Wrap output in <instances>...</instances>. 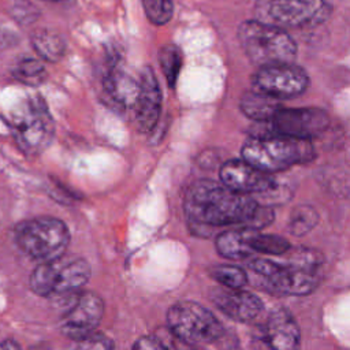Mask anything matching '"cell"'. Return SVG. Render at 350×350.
<instances>
[{"label": "cell", "instance_id": "1", "mask_svg": "<svg viewBox=\"0 0 350 350\" xmlns=\"http://www.w3.org/2000/svg\"><path fill=\"white\" fill-rule=\"evenodd\" d=\"M258 204L247 194L237 193L223 183L197 180L186 191L185 212L197 224L246 227Z\"/></svg>", "mask_w": 350, "mask_h": 350}, {"label": "cell", "instance_id": "2", "mask_svg": "<svg viewBox=\"0 0 350 350\" xmlns=\"http://www.w3.org/2000/svg\"><path fill=\"white\" fill-rule=\"evenodd\" d=\"M323 261L324 257L320 252L298 247L291 250V256L284 262L254 258L249 267L269 291L284 295H306L319 284Z\"/></svg>", "mask_w": 350, "mask_h": 350}, {"label": "cell", "instance_id": "3", "mask_svg": "<svg viewBox=\"0 0 350 350\" xmlns=\"http://www.w3.org/2000/svg\"><path fill=\"white\" fill-rule=\"evenodd\" d=\"M314 157L309 139H297L276 134L250 137L242 146V159L253 167L272 174Z\"/></svg>", "mask_w": 350, "mask_h": 350}, {"label": "cell", "instance_id": "4", "mask_svg": "<svg viewBox=\"0 0 350 350\" xmlns=\"http://www.w3.org/2000/svg\"><path fill=\"white\" fill-rule=\"evenodd\" d=\"M238 40L250 62L260 67L294 63L297 56V44L284 29L257 19L239 25Z\"/></svg>", "mask_w": 350, "mask_h": 350}, {"label": "cell", "instance_id": "5", "mask_svg": "<svg viewBox=\"0 0 350 350\" xmlns=\"http://www.w3.org/2000/svg\"><path fill=\"white\" fill-rule=\"evenodd\" d=\"M11 130L16 146L29 157L49 148L55 137V122L41 96H29L18 105L11 116Z\"/></svg>", "mask_w": 350, "mask_h": 350}, {"label": "cell", "instance_id": "6", "mask_svg": "<svg viewBox=\"0 0 350 350\" xmlns=\"http://www.w3.org/2000/svg\"><path fill=\"white\" fill-rule=\"evenodd\" d=\"M15 241L29 257L44 262L64 254L70 242V231L57 217L38 216L15 227Z\"/></svg>", "mask_w": 350, "mask_h": 350}, {"label": "cell", "instance_id": "7", "mask_svg": "<svg viewBox=\"0 0 350 350\" xmlns=\"http://www.w3.org/2000/svg\"><path fill=\"white\" fill-rule=\"evenodd\" d=\"M90 278V265L82 257L60 256L41 262L30 275V288L41 297H66L81 290Z\"/></svg>", "mask_w": 350, "mask_h": 350}, {"label": "cell", "instance_id": "8", "mask_svg": "<svg viewBox=\"0 0 350 350\" xmlns=\"http://www.w3.org/2000/svg\"><path fill=\"white\" fill-rule=\"evenodd\" d=\"M332 10V0H258L257 21L286 27H308L324 22Z\"/></svg>", "mask_w": 350, "mask_h": 350}, {"label": "cell", "instance_id": "9", "mask_svg": "<svg viewBox=\"0 0 350 350\" xmlns=\"http://www.w3.org/2000/svg\"><path fill=\"white\" fill-rule=\"evenodd\" d=\"M167 324L174 338L190 343L217 340L224 328L216 316L193 301H179L167 312Z\"/></svg>", "mask_w": 350, "mask_h": 350}, {"label": "cell", "instance_id": "10", "mask_svg": "<svg viewBox=\"0 0 350 350\" xmlns=\"http://www.w3.org/2000/svg\"><path fill=\"white\" fill-rule=\"evenodd\" d=\"M253 89L276 100H287L302 94L309 85L304 68L294 63L260 67L252 78Z\"/></svg>", "mask_w": 350, "mask_h": 350}, {"label": "cell", "instance_id": "11", "mask_svg": "<svg viewBox=\"0 0 350 350\" xmlns=\"http://www.w3.org/2000/svg\"><path fill=\"white\" fill-rule=\"evenodd\" d=\"M269 133L297 139H309L320 135L329 124L328 113L320 108H280L271 120Z\"/></svg>", "mask_w": 350, "mask_h": 350}, {"label": "cell", "instance_id": "12", "mask_svg": "<svg viewBox=\"0 0 350 350\" xmlns=\"http://www.w3.org/2000/svg\"><path fill=\"white\" fill-rule=\"evenodd\" d=\"M103 316V299L96 293L83 291L62 317L60 329L70 339L81 342L96 332Z\"/></svg>", "mask_w": 350, "mask_h": 350}, {"label": "cell", "instance_id": "13", "mask_svg": "<svg viewBox=\"0 0 350 350\" xmlns=\"http://www.w3.org/2000/svg\"><path fill=\"white\" fill-rule=\"evenodd\" d=\"M299 342L301 331L298 323L283 308L269 314L253 339L257 350H298Z\"/></svg>", "mask_w": 350, "mask_h": 350}, {"label": "cell", "instance_id": "14", "mask_svg": "<svg viewBox=\"0 0 350 350\" xmlns=\"http://www.w3.org/2000/svg\"><path fill=\"white\" fill-rule=\"evenodd\" d=\"M219 174L226 187L247 196L267 193L275 187V179L271 174L253 167L243 159L226 161Z\"/></svg>", "mask_w": 350, "mask_h": 350}, {"label": "cell", "instance_id": "15", "mask_svg": "<svg viewBox=\"0 0 350 350\" xmlns=\"http://www.w3.org/2000/svg\"><path fill=\"white\" fill-rule=\"evenodd\" d=\"M139 92L134 104V118L139 131L149 133L154 129L161 113V89L150 67H145L139 78Z\"/></svg>", "mask_w": 350, "mask_h": 350}, {"label": "cell", "instance_id": "16", "mask_svg": "<svg viewBox=\"0 0 350 350\" xmlns=\"http://www.w3.org/2000/svg\"><path fill=\"white\" fill-rule=\"evenodd\" d=\"M212 301L226 316L241 323L253 321L264 308L256 294L242 288H216L212 293Z\"/></svg>", "mask_w": 350, "mask_h": 350}, {"label": "cell", "instance_id": "17", "mask_svg": "<svg viewBox=\"0 0 350 350\" xmlns=\"http://www.w3.org/2000/svg\"><path fill=\"white\" fill-rule=\"evenodd\" d=\"M103 88L112 104L123 109H133L139 92V82L126 72L118 63L109 66Z\"/></svg>", "mask_w": 350, "mask_h": 350}, {"label": "cell", "instance_id": "18", "mask_svg": "<svg viewBox=\"0 0 350 350\" xmlns=\"http://www.w3.org/2000/svg\"><path fill=\"white\" fill-rule=\"evenodd\" d=\"M239 108L252 120L268 122L282 108V105L279 100L250 89L242 94Z\"/></svg>", "mask_w": 350, "mask_h": 350}, {"label": "cell", "instance_id": "19", "mask_svg": "<svg viewBox=\"0 0 350 350\" xmlns=\"http://www.w3.org/2000/svg\"><path fill=\"white\" fill-rule=\"evenodd\" d=\"M249 228L239 227L235 230H228L217 235L216 250L226 258L239 260L249 257L253 252L247 242Z\"/></svg>", "mask_w": 350, "mask_h": 350}, {"label": "cell", "instance_id": "20", "mask_svg": "<svg viewBox=\"0 0 350 350\" xmlns=\"http://www.w3.org/2000/svg\"><path fill=\"white\" fill-rule=\"evenodd\" d=\"M31 45L41 59L55 63L59 62L66 52L64 38L52 30H37L31 37Z\"/></svg>", "mask_w": 350, "mask_h": 350}, {"label": "cell", "instance_id": "21", "mask_svg": "<svg viewBox=\"0 0 350 350\" xmlns=\"http://www.w3.org/2000/svg\"><path fill=\"white\" fill-rule=\"evenodd\" d=\"M247 242L253 253H264L269 256H280L287 253L291 246L290 242L280 237V235H272V234H261L260 230H252L249 228L247 234Z\"/></svg>", "mask_w": 350, "mask_h": 350}, {"label": "cell", "instance_id": "22", "mask_svg": "<svg viewBox=\"0 0 350 350\" xmlns=\"http://www.w3.org/2000/svg\"><path fill=\"white\" fill-rule=\"evenodd\" d=\"M159 63L161 66V71L167 79L168 86L172 89L176 83L180 66H182L180 51L172 44L164 45L159 52Z\"/></svg>", "mask_w": 350, "mask_h": 350}, {"label": "cell", "instance_id": "23", "mask_svg": "<svg viewBox=\"0 0 350 350\" xmlns=\"http://www.w3.org/2000/svg\"><path fill=\"white\" fill-rule=\"evenodd\" d=\"M317 220L319 215L310 205H298L290 216L288 230L291 234L302 237L317 224Z\"/></svg>", "mask_w": 350, "mask_h": 350}, {"label": "cell", "instance_id": "24", "mask_svg": "<svg viewBox=\"0 0 350 350\" xmlns=\"http://www.w3.org/2000/svg\"><path fill=\"white\" fill-rule=\"evenodd\" d=\"M211 275L228 288H242L247 283L246 271L235 265H216L211 269Z\"/></svg>", "mask_w": 350, "mask_h": 350}, {"label": "cell", "instance_id": "25", "mask_svg": "<svg viewBox=\"0 0 350 350\" xmlns=\"http://www.w3.org/2000/svg\"><path fill=\"white\" fill-rule=\"evenodd\" d=\"M14 75L18 81L26 85L37 86L45 81L46 71H45V67L38 60L25 59L16 66Z\"/></svg>", "mask_w": 350, "mask_h": 350}, {"label": "cell", "instance_id": "26", "mask_svg": "<svg viewBox=\"0 0 350 350\" xmlns=\"http://www.w3.org/2000/svg\"><path fill=\"white\" fill-rule=\"evenodd\" d=\"M150 23L161 26L170 22L174 14L172 0H141Z\"/></svg>", "mask_w": 350, "mask_h": 350}, {"label": "cell", "instance_id": "27", "mask_svg": "<svg viewBox=\"0 0 350 350\" xmlns=\"http://www.w3.org/2000/svg\"><path fill=\"white\" fill-rule=\"evenodd\" d=\"M81 342L83 343L82 350H112L111 340L101 334L94 332Z\"/></svg>", "mask_w": 350, "mask_h": 350}, {"label": "cell", "instance_id": "28", "mask_svg": "<svg viewBox=\"0 0 350 350\" xmlns=\"http://www.w3.org/2000/svg\"><path fill=\"white\" fill-rule=\"evenodd\" d=\"M133 350H168L164 343L152 335H145L138 338L134 345Z\"/></svg>", "mask_w": 350, "mask_h": 350}, {"label": "cell", "instance_id": "29", "mask_svg": "<svg viewBox=\"0 0 350 350\" xmlns=\"http://www.w3.org/2000/svg\"><path fill=\"white\" fill-rule=\"evenodd\" d=\"M172 350H206V349H204L201 345L190 343V342H185V340L174 338Z\"/></svg>", "mask_w": 350, "mask_h": 350}, {"label": "cell", "instance_id": "30", "mask_svg": "<svg viewBox=\"0 0 350 350\" xmlns=\"http://www.w3.org/2000/svg\"><path fill=\"white\" fill-rule=\"evenodd\" d=\"M0 350H21L19 345L11 339H5L0 342Z\"/></svg>", "mask_w": 350, "mask_h": 350}, {"label": "cell", "instance_id": "31", "mask_svg": "<svg viewBox=\"0 0 350 350\" xmlns=\"http://www.w3.org/2000/svg\"><path fill=\"white\" fill-rule=\"evenodd\" d=\"M44 1H52V3H66V1H71V0H44Z\"/></svg>", "mask_w": 350, "mask_h": 350}]
</instances>
